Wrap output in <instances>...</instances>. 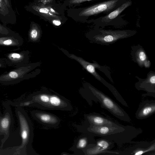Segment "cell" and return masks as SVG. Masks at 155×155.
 I'll return each mask as SVG.
<instances>
[{
    "instance_id": "cell-1",
    "label": "cell",
    "mask_w": 155,
    "mask_h": 155,
    "mask_svg": "<svg viewBox=\"0 0 155 155\" xmlns=\"http://www.w3.org/2000/svg\"><path fill=\"white\" fill-rule=\"evenodd\" d=\"M87 132L92 136L112 141L121 147L124 144L131 143L143 130L141 128L130 126H99L90 125L87 128Z\"/></svg>"
},
{
    "instance_id": "cell-2",
    "label": "cell",
    "mask_w": 155,
    "mask_h": 155,
    "mask_svg": "<svg viewBox=\"0 0 155 155\" xmlns=\"http://www.w3.org/2000/svg\"><path fill=\"white\" fill-rule=\"evenodd\" d=\"M88 89L92 100L100 103L102 107L110 112L118 119L131 122V118L128 114L110 97L90 85L88 86Z\"/></svg>"
},
{
    "instance_id": "cell-3",
    "label": "cell",
    "mask_w": 155,
    "mask_h": 155,
    "mask_svg": "<svg viewBox=\"0 0 155 155\" xmlns=\"http://www.w3.org/2000/svg\"><path fill=\"white\" fill-rule=\"evenodd\" d=\"M136 32L131 30H111L99 29L92 36L93 42L99 45H108L121 39L134 35Z\"/></svg>"
},
{
    "instance_id": "cell-4",
    "label": "cell",
    "mask_w": 155,
    "mask_h": 155,
    "mask_svg": "<svg viewBox=\"0 0 155 155\" xmlns=\"http://www.w3.org/2000/svg\"><path fill=\"white\" fill-rule=\"evenodd\" d=\"M94 61V63H91L81 59L80 60L79 63L85 69L94 76L96 79L107 88L119 102L120 103L122 102L124 99L114 86L108 83L96 71V69H98L106 75L109 71V67L101 66L97 62L95 61Z\"/></svg>"
},
{
    "instance_id": "cell-5",
    "label": "cell",
    "mask_w": 155,
    "mask_h": 155,
    "mask_svg": "<svg viewBox=\"0 0 155 155\" xmlns=\"http://www.w3.org/2000/svg\"><path fill=\"white\" fill-rule=\"evenodd\" d=\"M135 77L138 80L135 84L136 89L138 91L142 90L146 92L142 96L155 98V72L149 71L146 79H142L137 76Z\"/></svg>"
},
{
    "instance_id": "cell-6",
    "label": "cell",
    "mask_w": 155,
    "mask_h": 155,
    "mask_svg": "<svg viewBox=\"0 0 155 155\" xmlns=\"http://www.w3.org/2000/svg\"><path fill=\"white\" fill-rule=\"evenodd\" d=\"M0 20L3 25L15 24L17 18L11 0H0Z\"/></svg>"
},
{
    "instance_id": "cell-7",
    "label": "cell",
    "mask_w": 155,
    "mask_h": 155,
    "mask_svg": "<svg viewBox=\"0 0 155 155\" xmlns=\"http://www.w3.org/2000/svg\"><path fill=\"white\" fill-rule=\"evenodd\" d=\"M131 55L132 60L140 67L149 68L151 67V62L145 50L141 45L132 46Z\"/></svg>"
},
{
    "instance_id": "cell-8",
    "label": "cell",
    "mask_w": 155,
    "mask_h": 155,
    "mask_svg": "<svg viewBox=\"0 0 155 155\" xmlns=\"http://www.w3.org/2000/svg\"><path fill=\"white\" fill-rule=\"evenodd\" d=\"M135 145L128 148L124 151L125 155H141L155 152V140L150 142H135Z\"/></svg>"
},
{
    "instance_id": "cell-9",
    "label": "cell",
    "mask_w": 155,
    "mask_h": 155,
    "mask_svg": "<svg viewBox=\"0 0 155 155\" xmlns=\"http://www.w3.org/2000/svg\"><path fill=\"white\" fill-rule=\"evenodd\" d=\"M118 0H111L87 8L80 13L82 16H90L103 12H108L116 6Z\"/></svg>"
},
{
    "instance_id": "cell-10",
    "label": "cell",
    "mask_w": 155,
    "mask_h": 155,
    "mask_svg": "<svg viewBox=\"0 0 155 155\" xmlns=\"http://www.w3.org/2000/svg\"><path fill=\"white\" fill-rule=\"evenodd\" d=\"M155 113V100H146L139 105L135 116L138 120H143L151 117Z\"/></svg>"
},
{
    "instance_id": "cell-11",
    "label": "cell",
    "mask_w": 155,
    "mask_h": 155,
    "mask_svg": "<svg viewBox=\"0 0 155 155\" xmlns=\"http://www.w3.org/2000/svg\"><path fill=\"white\" fill-rule=\"evenodd\" d=\"M86 117L91 125L99 126H117L122 125L110 119L95 113L88 114Z\"/></svg>"
},
{
    "instance_id": "cell-12",
    "label": "cell",
    "mask_w": 155,
    "mask_h": 155,
    "mask_svg": "<svg viewBox=\"0 0 155 155\" xmlns=\"http://www.w3.org/2000/svg\"><path fill=\"white\" fill-rule=\"evenodd\" d=\"M86 154L96 155L99 154L104 155H125L124 151H112L105 150L100 147L96 146L95 144H90L86 150Z\"/></svg>"
},
{
    "instance_id": "cell-13",
    "label": "cell",
    "mask_w": 155,
    "mask_h": 155,
    "mask_svg": "<svg viewBox=\"0 0 155 155\" xmlns=\"http://www.w3.org/2000/svg\"><path fill=\"white\" fill-rule=\"evenodd\" d=\"M36 117L40 122L49 126L57 125L59 120L56 117L50 114L43 112H39L36 114Z\"/></svg>"
},
{
    "instance_id": "cell-14",
    "label": "cell",
    "mask_w": 155,
    "mask_h": 155,
    "mask_svg": "<svg viewBox=\"0 0 155 155\" xmlns=\"http://www.w3.org/2000/svg\"><path fill=\"white\" fill-rule=\"evenodd\" d=\"M115 143L112 141L101 138L96 141V145L105 150H110L114 146Z\"/></svg>"
},
{
    "instance_id": "cell-15",
    "label": "cell",
    "mask_w": 155,
    "mask_h": 155,
    "mask_svg": "<svg viewBox=\"0 0 155 155\" xmlns=\"http://www.w3.org/2000/svg\"><path fill=\"white\" fill-rule=\"evenodd\" d=\"M132 3L131 1H128L122 4L121 6L111 13L108 14L104 18L106 20L112 19L116 18L119 15H120L124 10L130 6Z\"/></svg>"
},
{
    "instance_id": "cell-16",
    "label": "cell",
    "mask_w": 155,
    "mask_h": 155,
    "mask_svg": "<svg viewBox=\"0 0 155 155\" xmlns=\"http://www.w3.org/2000/svg\"><path fill=\"white\" fill-rule=\"evenodd\" d=\"M64 103L59 97L55 95L51 96H50L49 106L59 108Z\"/></svg>"
},
{
    "instance_id": "cell-17",
    "label": "cell",
    "mask_w": 155,
    "mask_h": 155,
    "mask_svg": "<svg viewBox=\"0 0 155 155\" xmlns=\"http://www.w3.org/2000/svg\"><path fill=\"white\" fill-rule=\"evenodd\" d=\"M38 98V101L40 102V104L43 105V106L45 105V106H49L50 96L46 94H42L39 95Z\"/></svg>"
},
{
    "instance_id": "cell-18",
    "label": "cell",
    "mask_w": 155,
    "mask_h": 155,
    "mask_svg": "<svg viewBox=\"0 0 155 155\" xmlns=\"http://www.w3.org/2000/svg\"><path fill=\"white\" fill-rule=\"evenodd\" d=\"M90 140L87 137H84L81 138L77 144V147L80 148H84L88 147L90 144H89L90 143ZM90 143V144H91ZM95 144V143H94Z\"/></svg>"
},
{
    "instance_id": "cell-19",
    "label": "cell",
    "mask_w": 155,
    "mask_h": 155,
    "mask_svg": "<svg viewBox=\"0 0 155 155\" xmlns=\"http://www.w3.org/2000/svg\"><path fill=\"white\" fill-rule=\"evenodd\" d=\"M29 35L31 38L33 40H35L38 37L39 32L38 29L34 24L32 25Z\"/></svg>"
},
{
    "instance_id": "cell-20",
    "label": "cell",
    "mask_w": 155,
    "mask_h": 155,
    "mask_svg": "<svg viewBox=\"0 0 155 155\" xmlns=\"http://www.w3.org/2000/svg\"><path fill=\"white\" fill-rule=\"evenodd\" d=\"M12 38L6 37L0 38V45H10L14 44V42Z\"/></svg>"
},
{
    "instance_id": "cell-21",
    "label": "cell",
    "mask_w": 155,
    "mask_h": 155,
    "mask_svg": "<svg viewBox=\"0 0 155 155\" xmlns=\"http://www.w3.org/2000/svg\"><path fill=\"white\" fill-rule=\"evenodd\" d=\"M11 32V30L6 26L0 23V34L7 35Z\"/></svg>"
},
{
    "instance_id": "cell-22",
    "label": "cell",
    "mask_w": 155,
    "mask_h": 155,
    "mask_svg": "<svg viewBox=\"0 0 155 155\" xmlns=\"http://www.w3.org/2000/svg\"><path fill=\"white\" fill-rule=\"evenodd\" d=\"M9 124V121L7 118H4L2 120L1 122V125L2 127L6 129L8 128Z\"/></svg>"
},
{
    "instance_id": "cell-23",
    "label": "cell",
    "mask_w": 155,
    "mask_h": 155,
    "mask_svg": "<svg viewBox=\"0 0 155 155\" xmlns=\"http://www.w3.org/2000/svg\"><path fill=\"white\" fill-rule=\"evenodd\" d=\"M21 137L23 141H26L28 137V131L25 130H23L21 133Z\"/></svg>"
},
{
    "instance_id": "cell-24",
    "label": "cell",
    "mask_w": 155,
    "mask_h": 155,
    "mask_svg": "<svg viewBox=\"0 0 155 155\" xmlns=\"http://www.w3.org/2000/svg\"><path fill=\"white\" fill-rule=\"evenodd\" d=\"M9 76L10 78L15 79L17 78L18 76V74L17 72L15 71H12L10 72L9 74Z\"/></svg>"
},
{
    "instance_id": "cell-25",
    "label": "cell",
    "mask_w": 155,
    "mask_h": 155,
    "mask_svg": "<svg viewBox=\"0 0 155 155\" xmlns=\"http://www.w3.org/2000/svg\"><path fill=\"white\" fill-rule=\"evenodd\" d=\"M10 58H13V59H15L16 60L17 59H19L21 58V55L20 54L17 53H13L10 55Z\"/></svg>"
},
{
    "instance_id": "cell-26",
    "label": "cell",
    "mask_w": 155,
    "mask_h": 155,
    "mask_svg": "<svg viewBox=\"0 0 155 155\" xmlns=\"http://www.w3.org/2000/svg\"><path fill=\"white\" fill-rule=\"evenodd\" d=\"M92 1V0H73L72 2V3H80L86 1Z\"/></svg>"
},
{
    "instance_id": "cell-27",
    "label": "cell",
    "mask_w": 155,
    "mask_h": 155,
    "mask_svg": "<svg viewBox=\"0 0 155 155\" xmlns=\"http://www.w3.org/2000/svg\"><path fill=\"white\" fill-rule=\"evenodd\" d=\"M40 12L45 13H48L49 12L48 10L45 8H42L40 9Z\"/></svg>"
},
{
    "instance_id": "cell-28",
    "label": "cell",
    "mask_w": 155,
    "mask_h": 155,
    "mask_svg": "<svg viewBox=\"0 0 155 155\" xmlns=\"http://www.w3.org/2000/svg\"><path fill=\"white\" fill-rule=\"evenodd\" d=\"M53 23L56 25L59 26L61 24V22L57 20H54L53 21Z\"/></svg>"
},
{
    "instance_id": "cell-29",
    "label": "cell",
    "mask_w": 155,
    "mask_h": 155,
    "mask_svg": "<svg viewBox=\"0 0 155 155\" xmlns=\"http://www.w3.org/2000/svg\"><path fill=\"white\" fill-rule=\"evenodd\" d=\"M30 104V103L29 102H25L24 104L25 106H28Z\"/></svg>"
},
{
    "instance_id": "cell-30",
    "label": "cell",
    "mask_w": 155,
    "mask_h": 155,
    "mask_svg": "<svg viewBox=\"0 0 155 155\" xmlns=\"http://www.w3.org/2000/svg\"><path fill=\"white\" fill-rule=\"evenodd\" d=\"M0 66H1V65H0Z\"/></svg>"
}]
</instances>
